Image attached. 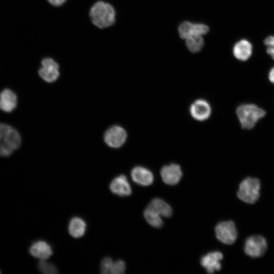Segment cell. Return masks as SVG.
Instances as JSON below:
<instances>
[{
  "label": "cell",
  "instance_id": "cell-1",
  "mask_svg": "<svg viewBox=\"0 0 274 274\" xmlns=\"http://www.w3.org/2000/svg\"><path fill=\"white\" fill-rule=\"evenodd\" d=\"M115 16L113 7L103 1L96 2L89 11V17L92 23L101 29L112 26L115 22Z\"/></svg>",
  "mask_w": 274,
  "mask_h": 274
},
{
  "label": "cell",
  "instance_id": "cell-2",
  "mask_svg": "<svg viewBox=\"0 0 274 274\" xmlns=\"http://www.w3.org/2000/svg\"><path fill=\"white\" fill-rule=\"evenodd\" d=\"M18 131L9 124L0 123V156H10L21 145Z\"/></svg>",
  "mask_w": 274,
  "mask_h": 274
},
{
  "label": "cell",
  "instance_id": "cell-3",
  "mask_svg": "<svg viewBox=\"0 0 274 274\" xmlns=\"http://www.w3.org/2000/svg\"><path fill=\"white\" fill-rule=\"evenodd\" d=\"M236 113L242 128L248 129L253 128L266 114L264 110L252 104L240 105L237 108Z\"/></svg>",
  "mask_w": 274,
  "mask_h": 274
},
{
  "label": "cell",
  "instance_id": "cell-4",
  "mask_svg": "<svg viewBox=\"0 0 274 274\" xmlns=\"http://www.w3.org/2000/svg\"><path fill=\"white\" fill-rule=\"evenodd\" d=\"M260 182L257 178L247 177L239 184L237 195L241 200L253 204L260 196Z\"/></svg>",
  "mask_w": 274,
  "mask_h": 274
},
{
  "label": "cell",
  "instance_id": "cell-5",
  "mask_svg": "<svg viewBox=\"0 0 274 274\" xmlns=\"http://www.w3.org/2000/svg\"><path fill=\"white\" fill-rule=\"evenodd\" d=\"M215 233L217 238L226 245L233 244L237 238V231L232 221L219 223L215 227Z\"/></svg>",
  "mask_w": 274,
  "mask_h": 274
},
{
  "label": "cell",
  "instance_id": "cell-6",
  "mask_svg": "<svg viewBox=\"0 0 274 274\" xmlns=\"http://www.w3.org/2000/svg\"><path fill=\"white\" fill-rule=\"evenodd\" d=\"M266 249V241L261 235H252L246 240L244 251L245 253L251 257L257 258L262 256Z\"/></svg>",
  "mask_w": 274,
  "mask_h": 274
},
{
  "label": "cell",
  "instance_id": "cell-7",
  "mask_svg": "<svg viewBox=\"0 0 274 274\" xmlns=\"http://www.w3.org/2000/svg\"><path fill=\"white\" fill-rule=\"evenodd\" d=\"M42 66L39 70L40 76L47 82H53L59 77V65L51 58H45L41 61Z\"/></svg>",
  "mask_w": 274,
  "mask_h": 274
},
{
  "label": "cell",
  "instance_id": "cell-8",
  "mask_svg": "<svg viewBox=\"0 0 274 274\" xmlns=\"http://www.w3.org/2000/svg\"><path fill=\"white\" fill-rule=\"evenodd\" d=\"M127 139L125 129L119 126H114L109 128L105 133L106 143L112 148H117L122 146Z\"/></svg>",
  "mask_w": 274,
  "mask_h": 274
},
{
  "label": "cell",
  "instance_id": "cell-9",
  "mask_svg": "<svg viewBox=\"0 0 274 274\" xmlns=\"http://www.w3.org/2000/svg\"><path fill=\"white\" fill-rule=\"evenodd\" d=\"M208 26L202 23H193L189 21H184L179 26L178 31L182 39L193 35L202 36L208 32Z\"/></svg>",
  "mask_w": 274,
  "mask_h": 274
},
{
  "label": "cell",
  "instance_id": "cell-10",
  "mask_svg": "<svg viewBox=\"0 0 274 274\" xmlns=\"http://www.w3.org/2000/svg\"><path fill=\"white\" fill-rule=\"evenodd\" d=\"M160 175L163 181L165 184L174 185L180 181L182 176V172L179 165L173 163L162 167Z\"/></svg>",
  "mask_w": 274,
  "mask_h": 274
},
{
  "label": "cell",
  "instance_id": "cell-11",
  "mask_svg": "<svg viewBox=\"0 0 274 274\" xmlns=\"http://www.w3.org/2000/svg\"><path fill=\"white\" fill-rule=\"evenodd\" d=\"M190 113L196 120L204 121L211 115V108L210 104L204 99H197L190 106Z\"/></svg>",
  "mask_w": 274,
  "mask_h": 274
},
{
  "label": "cell",
  "instance_id": "cell-12",
  "mask_svg": "<svg viewBox=\"0 0 274 274\" xmlns=\"http://www.w3.org/2000/svg\"><path fill=\"white\" fill-rule=\"evenodd\" d=\"M223 257V254L220 252H210L201 258L200 263L208 273H212L221 269L220 261Z\"/></svg>",
  "mask_w": 274,
  "mask_h": 274
},
{
  "label": "cell",
  "instance_id": "cell-13",
  "mask_svg": "<svg viewBox=\"0 0 274 274\" xmlns=\"http://www.w3.org/2000/svg\"><path fill=\"white\" fill-rule=\"evenodd\" d=\"M110 189L114 194L126 196L131 193V186L124 175H120L113 179L110 184Z\"/></svg>",
  "mask_w": 274,
  "mask_h": 274
},
{
  "label": "cell",
  "instance_id": "cell-14",
  "mask_svg": "<svg viewBox=\"0 0 274 274\" xmlns=\"http://www.w3.org/2000/svg\"><path fill=\"white\" fill-rule=\"evenodd\" d=\"M131 176L135 183L142 186L150 185L154 180L152 172L148 169L140 166H136L132 169Z\"/></svg>",
  "mask_w": 274,
  "mask_h": 274
},
{
  "label": "cell",
  "instance_id": "cell-15",
  "mask_svg": "<svg viewBox=\"0 0 274 274\" xmlns=\"http://www.w3.org/2000/svg\"><path fill=\"white\" fill-rule=\"evenodd\" d=\"M17 97L15 93L9 89L0 92V109L7 113L12 112L16 107Z\"/></svg>",
  "mask_w": 274,
  "mask_h": 274
},
{
  "label": "cell",
  "instance_id": "cell-16",
  "mask_svg": "<svg viewBox=\"0 0 274 274\" xmlns=\"http://www.w3.org/2000/svg\"><path fill=\"white\" fill-rule=\"evenodd\" d=\"M253 51L251 43L246 39L236 42L233 48V54L238 60L246 61L251 57Z\"/></svg>",
  "mask_w": 274,
  "mask_h": 274
},
{
  "label": "cell",
  "instance_id": "cell-17",
  "mask_svg": "<svg viewBox=\"0 0 274 274\" xmlns=\"http://www.w3.org/2000/svg\"><path fill=\"white\" fill-rule=\"evenodd\" d=\"M29 252L31 255L40 260H46L53 254L51 246L43 241H39L32 244Z\"/></svg>",
  "mask_w": 274,
  "mask_h": 274
},
{
  "label": "cell",
  "instance_id": "cell-18",
  "mask_svg": "<svg viewBox=\"0 0 274 274\" xmlns=\"http://www.w3.org/2000/svg\"><path fill=\"white\" fill-rule=\"evenodd\" d=\"M68 232L74 237H82L85 233L86 229L85 222L81 218H73L68 224Z\"/></svg>",
  "mask_w": 274,
  "mask_h": 274
},
{
  "label": "cell",
  "instance_id": "cell-19",
  "mask_svg": "<svg viewBox=\"0 0 274 274\" xmlns=\"http://www.w3.org/2000/svg\"><path fill=\"white\" fill-rule=\"evenodd\" d=\"M148 207L161 216L169 217L172 214V208L164 200L158 198L153 199Z\"/></svg>",
  "mask_w": 274,
  "mask_h": 274
},
{
  "label": "cell",
  "instance_id": "cell-20",
  "mask_svg": "<svg viewBox=\"0 0 274 274\" xmlns=\"http://www.w3.org/2000/svg\"><path fill=\"white\" fill-rule=\"evenodd\" d=\"M185 40L187 47L189 51L193 53L200 51L204 45V41L201 36H191Z\"/></svg>",
  "mask_w": 274,
  "mask_h": 274
},
{
  "label": "cell",
  "instance_id": "cell-21",
  "mask_svg": "<svg viewBox=\"0 0 274 274\" xmlns=\"http://www.w3.org/2000/svg\"><path fill=\"white\" fill-rule=\"evenodd\" d=\"M144 217L147 222L155 228H160L163 225L161 216L153 210L147 207L144 212Z\"/></svg>",
  "mask_w": 274,
  "mask_h": 274
},
{
  "label": "cell",
  "instance_id": "cell-22",
  "mask_svg": "<svg viewBox=\"0 0 274 274\" xmlns=\"http://www.w3.org/2000/svg\"><path fill=\"white\" fill-rule=\"evenodd\" d=\"M46 260H40L38 266L39 270L44 274H56L58 273L57 269L51 263L47 262Z\"/></svg>",
  "mask_w": 274,
  "mask_h": 274
},
{
  "label": "cell",
  "instance_id": "cell-23",
  "mask_svg": "<svg viewBox=\"0 0 274 274\" xmlns=\"http://www.w3.org/2000/svg\"><path fill=\"white\" fill-rule=\"evenodd\" d=\"M114 262L111 258L106 257L102 259L100 263V271L102 273H112Z\"/></svg>",
  "mask_w": 274,
  "mask_h": 274
},
{
  "label": "cell",
  "instance_id": "cell-24",
  "mask_svg": "<svg viewBox=\"0 0 274 274\" xmlns=\"http://www.w3.org/2000/svg\"><path fill=\"white\" fill-rule=\"evenodd\" d=\"M125 270V262L119 260L114 263L112 270V274H122L123 273Z\"/></svg>",
  "mask_w": 274,
  "mask_h": 274
},
{
  "label": "cell",
  "instance_id": "cell-25",
  "mask_svg": "<svg viewBox=\"0 0 274 274\" xmlns=\"http://www.w3.org/2000/svg\"><path fill=\"white\" fill-rule=\"evenodd\" d=\"M264 43L267 47H274V36L267 37L265 39Z\"/></svg>",
  "mask_w": 274,
  "mask_h": 274
},
{
  "label": "cell",
  "instance_id": "cell-26",
  "mask_svg": "<svg viewBox=\"0 0 274 274\" xmlns=\"http://www.w3.org/2000/svg\"><path fill=\"white\" fill-rule=\"evenodd\" d=\"M66 0H47V1L54 6H60L62 5Z\"/></svg>",
  "mask_w": 274,
  "mask_h": 274
},
{
  "label": "cell",
  "instance_id": "cell-27",
  "mask_svg": "<svg viewBox=\"0 0 274 274\" xmlns=\"http://www.w3.org/2000/svg\"><path fill=\"white\" fill-rule=\"evenodd\" d=\"M268 79L271 83L274 84V66H273L269 72Z\"/></svg>",
  "mask_w": 274,
  "mask_h": 274
},
{
  "label": "cell",
  "instance_id": "cell-28",
  "mask_svg": "<svg viewBox=\"0 0 274 274\" xmlns=\"http://www.w3.org/2000/svg\"><path fill=\"white\" fill-rule=\"evenodd\" d=\"M266 52L274 60V47H267Z\"/></svg>",
  "mask_w": 274,
  "mask_h": 274
},
{
  "label": "cell",
  "instance_id": "cell-29",
  "mask_svg": "<svg viewBox=\"0 0 274 274\" xmlns=\"http://www.w3.org/2000/svg\"><path fill=\"white\" fill-rule=\"evenodd\" d=\"M0 273H1V272H0Z\"/></svg>",
  "mask_w": 274,
  "mask_h": 274
}]
</instances>
